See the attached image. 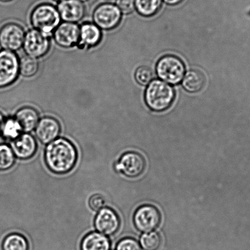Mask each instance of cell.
<instances>
[{"label": "cell", "instance_id": "cell-1", "mask_svg": "<svg viewBox=\"0 0 250 250\" xmlns=\"http://www.w3.org/2000/svg\"><path fill=\"white\" fill-rule=\"evenodd\" d=\"M44 159L51 171L57 174H64L74 168L78 159V152L76 147L69 140L58 138L47 145Z\"/></svg>", "mask_w": 250, "mask_h": 250}, {"label": "cell", "instance_id": "cell-2", "mask_svg": "<svg viewBox=\"0 0 250 250\" xmlns=\"http://www.w3.org/2000/svg\"><path fill=\"white\" fill-rule=\"evenodd\" d=\"M175 98L173 87L160 80L150 83L145 92V101L151 110L162 111L172 105Z\"/></svg>", "mask_w": 250, "mask_h": 250}, {"label": "cell", "instance_id": "cell-3", "mask_svg": "<svg viewBox=\"0 0 250 250\" xmlns=\"http://www.w3.org/2000/svg\"><path fill=\"white\" fill-rule=\"evenodd\" d=\"M58 9L49 4L36 6L31 13L30 21L34 29L49 36L60 24Z\"/></svg>", "mask_w": 250, "mask_h": 250}, {"label": "cell", "instance_id": "cell-4", "mask_svg": "<svg viewBox=\"0 0 250 250\" xmlns=\"http://www.w3.org/2000/svg\"><path fill=\"white\" fill-rule=\"evenodd\" d=\"M156 72L160 79L167 83L177 84L183 79L186 67L183 61L176 56H164L158 62Z\"/></svg>", "mask_w": 250, "mask_h": 250}, {"label": "cell", "instance_id": "cell-5", "mask_svg": "<svg viewBox=\"0 0 250 250\" xmlns=\"http://www.w3.org/2000/svg\"><path fill=\"white\" fill-rule=\"evenodd\" d=\"M23 47L29 57L36 59L44 57L50 48L49 36L35 29L29 30L25 34Z\"/></svg>", "mask_w": 250, "mask_h": 250}, {"label": "cell", "instance_id": "cell-6", "mask_svg": "<svg viewBox=\"0 0 250 250\" xmlns=\"http://www.w3.org/2000/svg\"><path fill=\"white\" fill-rule=\"evenodd\" d=\"M19 59L15 53L0 51V88L11 85L18 79Z\"/></svg>", "mask_w": 250, "mask_h": 250}, {"label": "cell", "instance_id": "cell-7", "mask_svg": "<svg viewBox=\"0 0 250 250\" xmlns=\"http://www.w3.org/2000/svg\"><path fill=\"white\" fill-rule=\"evenodd\" d=\"M122 14L117 6L104 3L97 7L93 12L94 23L101 30H111L121 22Z\"/></svg>", "mask_w": 250, "mask_h": 250}, {"label": "cell", "instance_id": "cell-8", "mask_svg": "<svg viewBox=\"0 0 250 250\" xmlns=\"http://www.w3.org/2000/svg\"><path fill=\"white\" fill-rule=\"evenodd\" d=\"M25 32L21 25L9 23L0 29V47L4 50L16 52L23 47Z\"/></svg>", "mask_w": 250, "mask_h": 250}, {"label": "cell", "instance_id": "cell-9", "mask_svg": "<svg viewBox=\"0 0 250 250\" xmlns=\"http://www.w3.org/2000/svg\"><path fill=\"white\" fill-rule=\"evenodd\" d=\"M133 222L140 231L150 232L159 227L161 222V215L154 206L144 205L136 210Z\"/></svg>", "mask_w": 250, "mask_h": 250}, {"label": "cell", "instance_id": "cell-10", "mask_svg": "<svg viewBox=\"0 0 250 250\" xmlns=\"http://www.w3.org/2000/svg\"><path fill=\"white\" fill-rule=\"evenodd\" d=\"M145 167V160L142 155L129 152L121 156L115 165V169L128 178H137L143 173Z\"/></svg>", "mask_w": 250, "mask_h": 250}, {"label": "cell", "instance_id": "cell-11", "mask_svg": "<svg viewBox=\"0 0 250 250\" xmlns=\"http://www.w3.org/2000/svg\"><path fill=\"white\" fill-rule=\"evenodd\" d=\"M53 34L55 42L61 47L69 48L79 44L80 26L77 23H60Z\"/></svg>", "mask_w": 250, "mask_h": 250}, {"label": "cell", "instance_id": "cell-12", "mask_svg": "<svg viewBox=\"0 0 250 250\" xmlns=\"http://www.w3.org/2000/svg\"><path fill=\"white\" fill-rule=\"evenodd\" d=\"M97 232L106 236L115 234L120 227V220L117 213L112 208H104L99 210L94 220Z\"/></svg>", "mask_w": 250, "mask_h": 250}, {"label": "cell", "instance_id": "cell-13", "mask_svg": "<svg viewBox=\"0 0 250 250\" xmlns=\"http://www.w3.org/2000/svg\"><path fill=\"white\" fill-rule=\"evenodd\" d=\"M35 130L38 139L42 144L48 145L57 139L62 128L59 121L55 118L45 116L40 119Z\"/></svg>", "mask_w": 250, "mask_h": 250}, {"label": "cell", "instance_id": "cell-14", "mask_svg": "<svg viewBox=\"0 0 250 250\" xmlns=\"http://www.w3.org/2000/svg\"><path fill=\"white\" fill-rule=\"evenodd\" d=\"M11 147L16 157L21 160H28L35 155L38 144L32 135L24 133L12 141Z\"/></svg>", "mask_w": 250, "mask_h": 250}, {"label": "cell", "instance_id": "cell-15", "mask_svg": "<svg viewBox=\"0 0 250 250\" xmlns=\"http://www.w3.org/2000/svg\"><path fill=\"white\" fill-rule=\"evenodd\" d=\"M60 18L64 22L76 23L83 18L85 7L79 0H64L58 6Z\"/></svg>", "mask_w": 250, "mask_h": 250}, {"label": "cell", "instance_id": "cell-16", "mask_svg": "<svg viewBox=\"0 0 250 250\" xmlns=\"http://www.w3.org/2000/svg\"><path fill=\"white\" fill-rule=\"evenodd\" d=\"M103 34L100 28L93 23L86 22L80 26V47L90 48L101 42Z\"/></svg>", "mask_w": 250, "mask_h": 250}, {"label": "cell", "instance_id": "cell-17", "mask_svg": "<svg viewBox=\"0 0 250 250\" xmlns=\"http://www.w3.org/2000/svg\"><path fill=\"white\" fill-rule=\"evenodd\" d=\"M14 118L25 133H30L35 130L40 120L38 111L31 106H24L19 109Z\"/></svg>", "mask_w": 250, "mask_h": 250}, {"label": "cell", "instance_id": "cell-18", "mask_svg": "<svg viewBox=\"0 0 250 250\" xmlns=\"http://www.w3.org/2000/svg\"><path fill=\"white\" fill-rule=\"evenodd\" d=\"M110 247L107 236L95 231L86 235L81 243V250H110Z\"/></svg>", "mask_w": 250, "mask_h": 250}, {"label": "cell", "instance_id": "cell-19", "mask_svg": "<svg viewBox=\"0 0 250 250\" xmlns=\"http://www.w3.org/2000/svg\"><path fill=\"white\" fill-rule=\"evenodd\" d=\"M205 83V78L198 70H189L183 78V86L189 93H197L202 89Z\"/></svg>", "mask_w": 250, "mask_h": 250}, {"label": "cell", "instance_id": "cell-20", "mask_svg": "<svg viewBox=\"0 0 250 250\" xmlns=\"http://www.w3.org/2000/svg\"><path fill=\"white\" fill-rule=\"evenodd\" d=\"M2 248L3 250H28L29 244L23 235L13 233L4 239Z\"/></svg>", "mask_w": 250, "mask_h": 250}, {"label": "cell", "instance_id": "cell-21", "mask_svg": "<svg viewBox=\"0 0 250 250\" xmlns=\"http://www.w3.org/2000/svg\"><path fill=\"white\" fill-rule=\"evenodd\" d=\"M40 69V63L38 59L24 55L19 59V73L24 77L35 76Z\"/></svg>", "mask_w": 250, "mask_h": 250}, {"label": "cell", "instance_id": "cell-22", "mask_svg": "<svg viewBox=\"0 0 250 250\" xmlns=\"http://www.w3.org/2000/svg\"><path fill=\"white\" fill-rule=\"evenodd\" d=\"M162 0H135V7L141 15H155L161 8Z\"/></svg>", "mask_w": 250, "mask_h": 250}, {"label": "cell", "instance_id": "cell-23", "mask_svg": "<svg viewBox=\"0 0 250 250\" xmlns=\"http://www.w3.org/2000/svg\"><path fill=\"white\" fill-rule=\"evenodd\" d=\"M21 132L22 129L15 118H8L4 121L1 133L7 139L15 140L21 134Z\"/></svg>", "mask_w": 250, "mask_h": 250}, {"label": "cell", "instance_id": "cell-24", "mask_svg": "<svg viewBox=\"0 0 250 250\" xmlns=\"http://www.w3.org/2000/svg\"><path fill=\"white\" fill-rule=\"evenodd\" d=\"M16 156L11 147L6 145H0V171L8 170L14 166Z\"/></svg>", "mask_w": 250, "mask_h": 250}, {"label": "cell", "instance_id": "cell-25", "mask_svg": "<svg viewBox=\"0 0 250 250\" xmlns=\"http://www.w3.org/2000/svg\"><path fill=\"white\" fill-rule=\"evenodd\" d=\"M161 242V237L155 232L145 233L140 239L141 245L145 250H157Z\"/></svg>", "mask_w": 250, "mask_h": 250}, {"label": "cell", "instance_id": "cell-26", "mask_svg": "<svg viewBox=\"0 0 250 250\" xmlns=\"http://www.w3.org/2000/svg\"><path fill=\"white\" fill-rule=\"evenodd\" d=\"M135 79L138 83L142 85H147L152 82L153 79L152 70L146 66L138 68L135 72Z\"/></svg>", "mask_w": 250, "mask_h": 250}, {"label": "cell", "instance_id": "cell-27", "mask_svg": "<svg viewBox=\"0 0 250 250\" xmlns=\"http://www.w3.org/2000/svg\"><path fill=\"white\" fill-rule=\"evenodd\" d=\"M105 203V199L100 194H95V195H92L88 201L89 208L92 210L96 211V212H99V210L104 208Z\"/></svg>", "mask_w": 250, "mask_h": 250}, {"label": "cell", "instance_id": "cell-28", "mask_svg": "<svg viewBox=\"0 0 250 250\" xmlns=\"http://www.w3.org/2000/svg\"><path fill=\"white\" fill-rule=\"evenodd\" d=\"M116 250H141L139 244L135 240L125 238L118 243Z\"/></svg>", "mask_w": 250, "mask_h": 250}, {"label": "cell", "instance_id": "cell-29", "mask_svg": "<svg viewBox=\"0 0 250 250\" xmlns=\"http://www.w3.org/2000/svg\"><path fill=\"white\" fill-rule=\"evenodd\" d=\"M117 6L121 13L125 14L132 13L135 8V0H118Z\"/></svg>", "mask_w": 250, "mask_h": 250}, {"label": "cell", "instance_id": "cell-30", "mask_svg": "<svg viewBox=\"0 0 250 250\" xmlns=\"http://www.w3.org/2000/svg\"><path fill=\"white\" fill-rule=\"evenodd\" d=\"M164 1L169 5H176V4L181 3L183 0H164Z\"/></svg>", "mask_w": 250, "mask_h": 250}, {"label": "cell", "instance_id": "cell-31", "mask_svg": "<svg viewBox=\"0 0 250 250\" xmlns=\"http://www.w3.org/2000/svg\"><path fill=\"white\" fill-rule=\"evenodd\" d=\"M4 121H5V120H4V116L2 115L1 113H0V133H1L2 128H3Z\"/></svg>", "mask_w": 250, "mask_h": 250}, {"label": "cell", "instance_id": "cell-32", "mask_svg": "<svg viewBox=\"0 0 250 250\" xmlns=\"http://www.w3.org/2000/svg\"><path fill=\"white\" fill-rule=\"evenodd\" d=\"M0 1H1L2 2H9V1H13V0H0Z\"/></svg>", "mask_w": 250, "mask_h": 250}, {"label": "cell", "instance_id": "cell-33", "mask_svg": "<svg viewBox=\"0 0 250 250\" xmlns=\"http://www.w3.org/2000/svg\"><path fill=\"white\" fill-rule=\"evenodd\" d=\"M79 1H82V2H84L88 1V0H79Z\"/></svg>", "mask_w": 250, "mask_h": 250}, {"label": "cell", "instance_id": "cell-34", "mask_svg": "<svg viewBox=\"0 0 250 250\" xmlns=\"http://www.w3.org/2000/svg\"><path fill=\"white\" fill-rule=\"evenodd\" d=\"M57 1H64V0H57Z\"/></svg>", "mask_w": 250, "mask_h": 250}]
</instances>
